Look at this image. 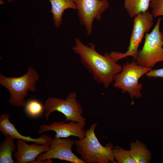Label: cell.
Masks as SVG:
<instances>
[{"mask_svg":"<svg viewBox=\"0 0 163 163\" xmlns=\"http://www.w3.org/2000/svg\"><path fill=\"white\" fill-rule=\"evenodd\" d=\"M75 43L72 49L79 55L82 63L96 82L108 88L115 76L122 70V67L113 59L110 54L102 55L99 53L94 44L85 45L78 38L75 39Z\"/></svg>","mask_w":163,"mask_h":163,"instance_id":"obj_1","label":"cell"},{"mask_svg":"<svg viewBox=\"0 0 163 163\" xmlns=\"http://www.w3.org/2000/svg\"><path fill=\"white\" fill-rule=\"evenodd\" d=\"M97 125L95 123L91 126L84 139L75 140L80 158L85 163H117L113 155V145L110 143L104 146L97 137L95 129Z\"/></svg>","mask_w":163,"mask_h":163,"instance_id":"obj_2","label":"cell"},{"mask_svg":"<svg viewBox=\"0 0 163 163\" xmlns=\"http://www.w3.org/2000/svg\"><path fill=\"white\" fill-rule=\"evenodd\" d=\"M39 75L33 68L30 67L27 73L18 77H7L0 74V84L9 91V103L17 107H24L26 102L25 98L28 91L36 92V82L39 80Z\"/></svg>","mask_w":163,"mask_h":163,"instance_id":"obj_3","label":"cell"},{"mask_svg":"<svg viewBox=\"0 0 163 163\" xmlns=\"http://www.w3.org/2000/svg\"><path fill=\"white\" fill-rule=\"evenodd\" d=\"M151 69L138 65L133 59L130 62L123 65L120 73L115 76L113 86L121 89L123 93L128 92L133 104L134 97L139 98L142 95L141 91L142 84L139 83V79Z\"/></svg>","mask_w":163,"mask_h":163,"instance_id":"obj_4","label":"cell"},{"mask_svg":"<svg viewBox=\"0 0 163 163\" xmlns=\"http://www.w3.org/2000/svg\"><path fill=\"white\" fill-rule=\"evenodd\" d=\"M159 18L152 31L146 33L142 49L138 51L136 63L142 66L152 69L157 63L163 61V33L160 26Z\"/></svg>","mask_w":163,"mask_h":163,"instance_id":"obj_5","label":"cell"},{"mask_svg":"<svg viewBox=\"0 0 163 163\" xmlns=\"http://www.w3.org/2000/svg\"><path fill=\"white\" fill-rule=\"evenodd\" d=\"M77 97V94L73 92L69 93L65 100L54 97L48 98L44 105L46 120L52 113L57 111L65 116L66 121L77 122L85 126L86 119L82 115L83 109Z\"/></svg>","mask_w":163,"mask_h":163,"instance_id":"obj_6","label":"cell"},{"mask_svg":"<svg viewBox=\"0 0 163 163\" xmlns=\"http://www.w3.org/2000/svg\"><path fill=\"white\" fill-rule=\"evenodd\" d=\"M153 17L151 13L147 11L138 14L134 17L129 45L125 53L113 51L110 55L116 62L128 56H131L136 60L138 49L145 34L148 32L153 24Z\"/></svg>","mask_w":163,"mask_h":163,"instance_id":"obj_7","label":"cell"},{"mask_svg":"<svg viewBox=\"0 0 163 163\" xmlns=\"http://www.w3.org/2000/svg\"><path fill=\"white\" fill-rule=\"evenodd\" d=\"M77 7L80 23L85 27L88 35L91 34L94 20H100L101 15L109 7L107 0H73Z\"/></svg>","mask_w":163,"mask_h":163,"instance_id":"obj_8","label":"cell"},{"mask_svg":"<svg viewBox=\"0 0 163 163\" xmlns=\"http://www.w3.org/2000/svg\"><path fill=\"white\" fill-rule=\"evenodd\" d=\"M75 141L69 138H52L49 149L37 156L33 163L46 160L57 159L72 163H85L73 152L72 147Z\"/></svg>","mask_w":163,"mask_h":163,"instance_id":"obj_9","label":"cell"},{"mask_svg":"<svg viewBox=\"0 0 163 163\" xmlns=\"http://www.w3.org/2000/svg\"><path fill=\"white\" fill-rule=\"evenodd\" d=\"M84 126L76 122L70 121L68 123L64 122H54L49 125L44 124L41 125L38 132L41 134L46 131H52L56 133L55 138H67L73 136L82 140L85 136L86 131L84 129Z\"/></svg>","mask_w":163,"mask_h":163,"instance_id":"obj_10","label":"cell"},{"mask_svg":"<svg viewBox=\"0 0 163 163\" xmlns=\"http://www.w3.org/2000/svg\"><path fill=\"white\" fill-rule=\"evenodd\" d=\"M26 142L19 139L16 142L17 150L13 155L16 163H33L38 156L47 151L50 147L37 143L29 145Z\"/></svg>","mask_w":163,"mask_h":163,"instance_id":"obj_11","label":"cell"},{"mask_svg":"<svg viewBox=\"0 0 163 163\" xmlns=\"http://www.w3.org/2000/svg\"><path fill=\"white\" fill-rule=\"evenodd\" d=\"M10 116L7 113L2 114L0 117V131L5 136H10L14 139L23 140L28 142L50 146L52 138L45 135L37 138H33L21 135L15 126L10 121Z\"/></svg>","mask_w":163,"mask_h":163,"instance_id":"obj_12","label":"cell"},{"mask_svg":"<svg viewBox=\"0 0 163 163\" xmlns=\"http://www.w3.org/2000/svg\"><path fill=\"white\" fill-rule=\"evenodd\" d=\"M51 5V12L56 27L60 26L62 22V16L65 11L68 8L77 9L73 0H49Z\"/></svg>","mask_w":163,"mask_h":163,"instance_id":"obj_13","label":"cell"},{"mask_svg":"<svg viewBox=\"0 0 163 163\" xmlns=\"http://www.w3.org/2000/svg\"><path fill=\"white\" fill-rule=\"evenodd\" d=\"M129 151L137 163H148L151 161V153L145 144L138 140L130 143Z\"/></svg>","mask_w":163,"mask_h":163,"instance_id":"obj_14","label":"cell"},{"mask_svg":"<svg viewBox=\"0 0 163 163\" xmlns=\"http://www.w3.org/2000/svg\"><path fill=\"white\" fill-rule=\"evenodd\" d=\"M5 136L0 145V163H14L15 161L13 160L12 155L17 148L14 139L9 136Z\"/></svg>","mask_w":163,"mask_h":163,"instance_id":"obj_15","label":"cell"},{"mask_svg":"<svg viewBox=\"0 0 163 163\" xmlns=\"http://www.w3.org/2000/svg\"><path fill=\"white\" fill-rule=\"evenodd\" d=\"M150 1L151 0H124V7L129 17L133 18L148 11Z\"/></svg>","mask_w":163,"mask_h":163,"instance_id":"obj_16","label":"cell"},{"mask_svg":"<svg viewBox=\"0 0 163 163\" xmlns=\"http://www.w3.org/2000/svg\"><path fill=\"white\" fill-rule=\"evenodd\" d=\"M24 107L26 113L32 117L40 116L44 110V106L41 102L34 99H30L27 101Z\"/></svg>","mask_w":163,"mask_h":163,"instance_id":"obj_17","label":"cell"},{"mask_svg":"<svg viewBox=\"0 0 163 163\" xmlns=\"http://www.w3.org/2000/svg\"><path fill=\"white\" fill-rule=\"evenodd\" d=\"M115 160L117 163H137L131 156L129 151L116 146L113 149Z\"/></svg>","mask_w":163,"mask_h":163,"instance_id":"obj_18","label":"cell"},{"mask_svg":"<svg viewBox=\"0 0 163 163\" xmlns=\"http://www.w3.org/2000/svg\"><path fill=\"white\" fill-rule=\"evenodd\" d=\"M150 6L154 17L163 16V0H151Z\"/></svg>","mask_w":163,"mask_h":163,"instance_id":"obj_19","label":"cell"},{"mask_svg":"<svg viewBox=\"0 0 163 163\" xmlns=\"http://www.w3.org/2000/svg\"><path fill=\"white\" fill-rule=\"evenodd\" d=\"M149 78H163V68L155 70L151 69L146 74Z\"/></svg>","mask_w":163,"mask_h":163,"instance_id":"obj_20","label":"cell"},{"mask_svg":"<svg viewBox=\"0 0 163 163\" xmlns=\"http://www.w3.org/2000/svg\"><path fill=\"white\" fill-rule=\"evenodd\" d=\"M7 0L9 3H11L12 1H13L16 0Z\"/></svg>","mask_w":163,"mask_h":163,"instance_id":"obj_21","label":"cell"},{"mask_svg":"<svg viewBox=\"0 0 163 163\" xmlns=\"http://www.w3.org/2000/svg\"><path fill=\"white\" fill-rule=\"evenodd\" d=\"M162 118H163V116H162Z\"/></svg>","mask_w":163,"mask_h":163,"instance_id":"obj_22","label":"cell"}]
</instances>
